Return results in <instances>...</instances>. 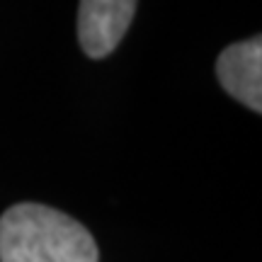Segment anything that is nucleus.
Wrapping results in <instances>:
<instances>
[{
	"label": "nucleus",
	"instance_id": "7ed1b4c3",
	"mask_svg": "<svg viewBox=\"0 0 262 262\" xmlns=\"http://www.w3.org/2000/svg\"><path fill=\"white\" fill-rule=\"evenodd\" d=\"M216 75L233 100L262 112V41L260 37L231 44L216 61Z\"/></svg>",
	"mask_w": 262,
	"mask_h": 262
},
{
	"label": "nucleus",
	"instance_id": "f257e3e1",
	"mask_svg": "<svg viewBox=\"0 0 262 262\" xmlns=\"http://www.w3.org/2000/svg\"><path fill=\"white\" fill-rule=\"evenodd\" d=\"M97 243L80 221L25 202L0 216V262H97Z\"/></svg>",
	"mask_w": 262,
	"mask_h": 262
},
{
	"label": "nucleus",
	"instance_id": "f03ea898",
	"mask_svg": "<svg viewBox=\"0 0 262 262\" xmlns=\"http://www.w3.org/2000/svg\"><path fill=\"white\" fill-rule=\"evenodd\" d=\"M136 12V0H80L78 39L90 58L110 56L119 47Z\"/></svg>",
	"mask_w": 262,
	"mask_h": 262
}]
</instances>
